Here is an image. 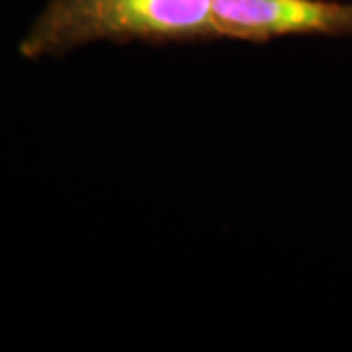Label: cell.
Returning <instances> with one entry per match:
<instances>
[{"instance_id": "cell-1", "label": "cell", "mask_w": 352, "mask_h": 352, "mask_svg": "<svg viewBox=\"0 0 352 352\" xmlns=\"http://www.w3.org/2000/svg\"><path fill=\"white\" fill-rule=\"evenodd\" d=\"M219 39L214 0H51L18 45L36 61L96 41L201 43Z\"/></svg>"}, {"instance_id": "cell-2", "label": "cell", "mask_w": 352, "mask_h": 352, "mask_svg": "<svg viewBox=\"0 0 352 352\" xmlns=\"http://www.w3.org/2000/svg\"><path fill=\"white\" fill-rule=\"evenodd\" d=\"M219 39L266 43L280 38L352 36V2L337 0H214Z\"/></svg>"}]
</instances>
